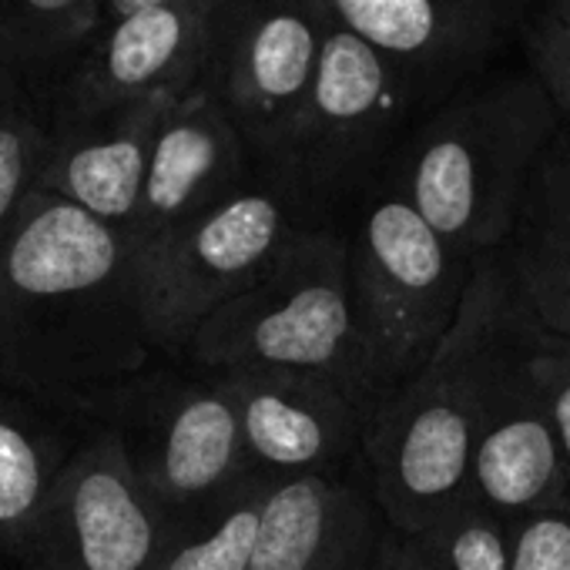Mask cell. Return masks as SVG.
Wrapping results in <instances>:
<instances>
[{"label":"cell","mask_w":570,"mask_h":570,"mask_svg":"<svg viewBox=\"0 0 570 570\" xmlns=\"http://www.w3.org/2000/svg\"><path fill=\"white\" fill-rule=\"evenodd\" d=\"M168 530L121 436L105 430L65 463L21 560L24 570H155Z\"/></svg>","instance_id":"9"},{"label":"cell","mask_w":570,"mask_h":570,"mask_svg":"<svg viewBox=\"0 0 570 570\" xmlns=\"http://www.w3.org/2000/svg\"><path fill=\"white\" fill-rule=\"evenodd\" d=\"M510 336L503 275L497 255H483L453 330L366 420L373 500L393 530L420 533L463 497L473 440Z\"/></svg>","instance_id":"2"},{"label":"cell","mask_w":570,"mask_h":570,"mask_svg":"<svg viewBox=\"0 0 570 570\" xmlns=\"http://www.w3.org/2000/svg\"><path fill=\"white\" fill-rule=\"evenodd\" d=\"M366 567H370V563H366ZM366 567H363V570H366Z\"/></svg>","instance_id":"29"},{"label":"cell","mask_w":570,"mask_h":570,"mask_svg":"<svg viewBox=\"0 0 570 570\" xmlns=\"http://www.w3.org/2000/svg\"><path fill=\"white\" fill-rule=\"evenodd\" d=\"M370 500L333 473L268 487L248 570H363L380 547Z\"/></svg>","instance_id":"18"},{"label":"cell","mask_w":570,"mask_h":570,"mask_svg":"<svg viewBox=\"0 0 570 570\" xmlns=\"http://www.w3.org/2000/svg\"><path fill=\"white\" fill-rule=\"evenodd\" d=\"M497 255L517 326L570 350V128L563 125L527 188Z\"/></svg>","instance_id":"16"},{"label":"cell","mask_w":570,"mask_h":570,"mask_svg":"<svg viewBox=\"0 0 570 570\" xmlns=\"http://www.w3.org/2000/svg\"><path fill=\"white\" fill-rule=\"evenodd\" d=\"M350 242V282L380 400L453 330L473 265L396 188L380 191Z\"/></svg>","instance_id":"5"},{"label":"cell","mask_w":570,"mask_h":570,"mask_svg":"<svg viewBox=\"0 0 570 570\" xmlns=\"http://www.w3.org/2000/svg\"><path fill=\"white\" fill-rule=\"evenodd\" d=\"M463 500L507 527L533 513L570 510V470L517 323L473 440Z\"/></svg>","instance_id":"12"},{"label":"cell","mask_w":570,"mask_h":570,"mask_svg":"<svg viewBox=\"0 0 570 570\" xmlns=\"http://www.w3.org/2000/svg\"><path fill=\"white\" fill-rule=\"evenodd\" d=\"M330 14L316 0H215L202 85L252 155L275 165L309 98Z\"/></svg>","instance_id":"7"},{"label":"cell","mask_w":570,"mask_h":570,"mask_svg":"<svg viewBox=\"0 0 570 570\" xmlns=\"http://www.w3.org/2000/svg\"><path fill=\"white\" fill-rule=\"evenodd\" d=\"M98 28L101 0H0V38L48 91Z\"/></svg>","instance_id":"22"},{"label":"cell","mask_w":570,"mask_h":570,"mask_svg":"<svg viewBox=\"0 0 570 570\" xmlns=\"http://www.w3.org/2000/svg\"><path fill=\"white\" fill-rule=\"evenodd\" d=\"M296 188L272 175L138 248V303L155 346L188 350L195 333L255 285L299 232Z\"/></svg>","instance_id":"6"},{"label":"cell","mask_w":570,"mask_h":570,"mask_svg":"<svg viewBox=\"0 0 570 570\" xmlns=\"http://www.w3.org/2000/svg\"><path fill=\"white\" fill-rule=\"evenodd\" d=\"M413 101L400 68L330 18L309 98L289 145L272 165L275 175L296 195L353 181L400 128Z\"/></svg>","instance_id":"8"},{"label":"cell","mask_w":570,"mask_h":570,"mask_svg":"<svg viewBox=\"0 0 570 570\" xmlns=\"http://www.w3.org/2000/svg\"><path fill=\"white\" fill-rule=\"evenodd\" d=\"M510 570H570V510L510 523Z\"/></svg>","instance_id":"25"},{"label":"cell","mask_w":570,"mask_h":570,"mask_svg":"<svg viewBox=\"0 0 570 570\" xmlns=\"http://www.w3.org/2000/svg\"><path fill=\"white\" fill-rule=\"evenodd\" d=\"M28 396L0 383V553L21 557L71 460Z\"/></svg>","instance_id":"19"},{"label":"cell","mask_w":570,"mask_h":570,"mask_svg":"<svg viewBox=\"0 0 570 570\" xmlns=\"http://www.w3.org/2000/svg\"><path fill=\"white\" fill-rule=\"evenodd\" d=\"M268 487L248 476L212 507L171 520L155 570H248Z\"/></svg>","instance_id":"21"},{"label":"cell","mask_w":570,"mask_h":570,"mask_svg":"<svg viewBox=\"0 0 570 570\" xmlns=\"http://www.w3.org/2000/svg\"><path fill=\"white\" fill-rule=\"evenodd\" d=\"M51 155L48 88L0 38V238L38 191Z\"/></svg>","instance_id":"20"},{"label":"cell","mask_w":570,"mask_h":570,"mask_svg":"<svg viewBox=\"0 0 570 570\" xmlns=\"http://www.w3.org/2000/svg\"><path fill=\"white\" fill-rule=\"evenodd\" d=\"M161 4H171V0H101V28H108V24H115L121 18H131L138 11L161 8Z\"/></svg>","instance_id":"28"},{"label":"cell","mask_w":570,"mask_h":570,"mask_svg":"<svg viewBox=\"0 0 570 570\" xmlns=\"http://www.w3.org/2000/svg\"><path fill=\"white\" fill-rule=\"evenodd\" d=\"M248 161L252 148L218 98L202 81L188 88L155 135L131 242L145 248L245 188Z\"/></svg>","instance_id":"15"},{"label":"cell","mask_w":570,"mask_h":570,"mask_svg":"<svg viewBox=\"0 0 570 570\" xmlns=\"http://www.w3.org/2000/svg\"><path fill=\"white\" fill-rule=\"evenodd\" d=\"M188 353L215 373L320 376L370 413L380 403L353 303L350 242L326 228H299L275 265L195 333Z\"/></svg>","instance_id":"4"},{"label":"cell","mask_w":570,"mask_h":570,"mask_svg":"<svg viewBox=\"0 0 570 570\" xmlns=\"http://www.w3.org/2000/svg\"><path fill=\"white\" fill-rule=\"evenodd\" d=\"M212 4L215 0H171L95 31L51 81V125L195 88Z\"/></svg>","instance_id":"11"},{"label":"cell","mask_w":570,"mask_h":570,"mask_svg":"<svg viewBox=\"0 0 570 570\" xmlns=\"http://www.w3.org/2000/svg\"><path fill=\"white\" fill-rule=\"evenodd\" d=\"M406 78L416 101L450 98L480 68L523 45L553 0H316Z\"/></svg>","instance_id":"10"},{"label":"cell","mask_w":570,"mask_h":570,"mask_svg":"<svg viewBox=\"0 0 570 570\" xmlns=\"http://www.w3.org/2000/svg\"><path fill=\"white\" fill-rule=\"evenodd\" d=\"M523 51L530 75L540 81L563 125L570 128V0H553L533 21L523 38Z\"/></svg>","instance_id":"24"},{"label":"cell","mask_w":570,"mask_h":570,"mask_svg":"<svg viewBox=\"0 0 570 570\" xmlns=\"http://www.w3.org/2000/svg\"><path fill=\"white\" fill-rule=\"evenodd\" d=\"M413 537L433 570H510V527L463 497Z\"/></svg>","instance_id":"23"},{"label":"cell","mask_w":570,"mask_h":570,"mask_svg":"<svg viewBox=\"0 0 570 570\" xmlns=\"http://www.w3.org/2000/svg\"><path fill=\"white\" fill-rule=\"evenodd\" d=\"M563 118L533 75L450 95L406 145L396 191L470 262L517 228L527 188Z\"/></svg>","instance_id":"3"},{"label":"cell","mask_w":570,"mask_h":570,"mask_svg":"<svg viewBox=\"0 0 570 570\" xmlns=\"http://www.w3.org/2000/svg\"><path fill=\"white\" fill-rule=\"evenodd\" d=\"M366 570H433V563L426 560V553L413 533L390 530L380 537V547Z\"/></svg>","instance_id":"27"},{"label":"cell","mask_w":570,"mask_h":570,"mask_svg":"<svg viewBox=\"0 0 570 570\" xmlns=\"http://www.w3.org/2000/svg\"><path fill=\"white\" fill-rule=\"evenodd\" d=\"M135 433L121 443L168 520L191 517L248 480L235 400L218 373L148 403Z\"/></svg>","instance_id":"14"},{"label":"cell","mask_w":570,"mask_h":570,"mask_svg":"<svg viewBox=\"0 0 570 570\" xmlns=\"http://www.w3.org/2000/svg\"><path fill=\"white\" fill-rule=\"evenodd\" d=\"M218 376L235 400L248 476L262 483L333 473L363 446L370 410L330 380L268 370Z\"/></svg>","instance_id":"13"},{"label":"cell","mask_w":570,"mask_h":570,"mask_svg":"<svg viewBox=\"0 0 570 570\" xmlns=\"http://www.w3.org/2000/svg\"><path fill=\"white\" fill-rule=\"evenodd\" d=\"M520 340H523L527 366L547 400V410H550V420H553V430H557V440H560V450H563V460L570 470V350L537 340L523 330H520Z\"/></svg>","instance_id":"26"},{"label":"cell","mask_w":570,"mask_h":570,"mask_svg":"<svg viewBox=\"0 0 570 570\" xmlns=\"http://www.w3.org/2000/svg\"><path fill=\"white\" fill-rule=\"evenodd\" d=\"M178 98L155 95L95 118L51 125V155L38 188L128 232L138 215L155 135Z\"/></svg>","instance_id":"17"},{"label":"cell","mask_w":570,"mask_h":570,"mask_svg":"<svg viewBox=\"0 0 570 570\" xmlns=\"http://www.w3.org/2000/svg\"><path fill=\"white\" fill-rule=\"evenodd\" d=\"M148 346L131 235L38 188L0 238V383L38 406H85Z\"/></svg>","instance_id":"1"}]
</instances>
